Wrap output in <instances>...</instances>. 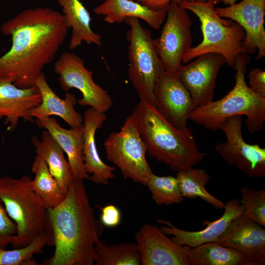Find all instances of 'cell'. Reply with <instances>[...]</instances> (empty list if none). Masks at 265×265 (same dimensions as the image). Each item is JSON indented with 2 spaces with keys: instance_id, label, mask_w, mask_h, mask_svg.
I'll return each mask as SVG.
<instances>
[{
  "instance_id": "6da1fadb",
  "label": "cell",
  "mask_w": 265,
  "mask_h": 265,
  "mask_svg": "<svg viewBox=\"0 0 265 265\" xmlns=\"http://www.w3.org/2000/svg\"><path fill=\"white\" fill-rule=\"evenodd\" d=\"M68 28L62 13L48 7L24 9L3 23L0 30L12 44L0 56V79L21 88L33 85L54 60Z\"/></svg>"
},
{
  "instance_id": "7a4b0ae2",
  "label": "cell",
  "mask_w": 265,
  "mask_h": 265,
  "mask_svg": "<svg viewBox=\"0 0 265 265\" xmlns=\"http://www.w3.org/2000/svg\"><path fill=\"white\" fill-rule=\"evenodd\" d=\"M83 181L73 179L63 201L47 209L46 223L52 231L53 256L44 261L48 265H93L95 246L104 229L96 218Z\"/></svg>"
},
{
  "instance_id": "3957f363",
  "label": "cell",
  "mask_w": 265,
  "mask_h": 265,
  "mask_svg": "<svg viewBox=\"0 0 265 265\" xmlns=\"http://www.w3.org/2000/svg\"><path fill=\"white\" fill-rule=\"evenodd\" d=\"M132 114L150 157L172 170L187 169L201 161L207 155L199 150L190 128H177L148 102L140 99Z\"/></svg>"
},
{
  "instance_id": "277c9868",
  "label": "cell",
  "mask_w": 265,
  "mask_h": 265,
  "mask_svg": "<svg viewBox=\"0 0 265 265\" xmlns=\"http://www.w3.org/2000/svg\"><path fill=\"white\" fill-rule=\"evenodd\" d=\"M250 60L248 54L240 53L233 67L236 74L232 90L221 99L196 107L190 113L189 120L207 129L216 131L227 118L244 115L250 133L262 130L265 121V97L256 94L245 82V74Z\"/></svg>"
},
{
  "instance_id": "5b68a950",
  "label": "cell",
  "mask_w": 265,
  "mask_h": 265,
  "mask_svg": "<svg viewBox=\"0 0 265 265\" xmlns=\"http://www.w3.org/2000/svg\"><path fill=\"white\" fill-rule=\"evenodd\" d=\"M215 0L183 1L180 7L193 12L201 23L202 42L185 54L182 62L187 63L198 56L216 53L222 55L230 67H234L237 57L244 53L243 43L245 31L237 22L225 20L214 11Z\"/></svg>"
},
{
  "instance_id": "8992f818",
  "label": "cell",
  "mask_w": 265,
  "mask_h": 265,
  "mask_svg": "<svg viewBox=\"0 0 265 265\" xmlns=\"http://www.w3.org/2000/svg\"><path fill=\"white\" fill-rule=\"evenodd\" d=\"M31 179L8 176L0 178V199L9 217L17 225V233L11 244L15 248L30 243L44 230L47 208L33 190Z\"/></svg>"
},
{
  "instance_id": "52a82bcc",
  "label": "cell",
  "mask_w": 265,
  "mask_h": 265,
  "mask_svg": "<svg viewBox=\"0 0 265 265\" xmlns=\"http://www.w3.org/2000/svg\"><path fill=\"white\" fill-rule=\"evenodd\" d=\"M126 33L129 66L128 76L140 99L154 106V88L164 73L163 64L156 50L151 32L137 18H127Z\"/></svg>"
},
{
  "instance_id": "ba28073f",
  "label": "cell",
  "mask_w": 265,
  "mask_h": 265,
  "mask_svg": "<svg viewBox=\"0 0 265 265\" xmlns=\"http://www.w3.org/2000/svg\"><path fill=\"white\" fill-rule=\"evenodd\" d=\"M104 147L107 159L117 166L124 179L146 186L153 172L146 159L147 146L132 114L119 131L109 134Z\"/></svg>"
},
{
  "instance_id": "9c48e42d",
  "label": "cell",
  "mask_w": 265,
  "mask_h": 265,
  "mask_svg": "<svg viewBox=\"0 0 265 265\" xmlns=\"http://www.w3.org/2000/svg\"><path fill=\"white\" fill-rule=\"evenodd\" d=\"M242 115L227 118L220 129L226 140L215 146L222 159L251 179L265 177V149L258 144L246 143L242 135Z\"/></svg>"
},
{
  "instance_id": "30bf717a",
  "label": "cell",
  "mask_w": 265,
  "mask_h": 265,
  "mask_svg": "<svg viewBox=\"0 0 265 265\" xmlns=\"http://www.w3.org/2000/svg\"><path fill=\"white\" fill-rule=\"evenodd\" d=\"M165 19L161 34L154 43L165 71L176 74L185 54L192 47V21L186 10L176 1L167 7Z\"/></svg>"
},
{
  "instance_id": "8fae6325",
  "label": "cell",
  "mask_w": 265,
  "mask_h": 265,
  "mask_svg": "<svg viewBox=\"0 0 265 265\" xmlns=\"http://www.w3.org/2000/svg\"><path fill=\"white\" fill-rule=\"evenodd\" d=\"M54 69L59 76L60 85L64 91L76 88L81 92L82 98L78 101L80 105L89 106L104 113L112 106L108 91L95 82L93 72L85 67L83 58L73 53H64L55 62Z\"/></svg>"
},
{
  "instance_id": "7c38bea8",
  "label": "cell",
  "mask_w": 265,
  "mask_h": 265,
  "mask_svg": "<svg viewBox=\"0 0 265 265\" xmlns=\"http://www.w3.org/2000/svg\"><path fill=\"white\" fill-rule=\"evenodd\" d=\"M154 106L172 125L186 130L187 122L196 106L177 74L165 72L155 85Z\"/></svg>"
},
{
  "instance_id": "4fadbf2b",
  "label": "cell",
  "mask_w": 265,
  "mask_h": 265,
  "mask_svg": "<svg viewBox=\"0 0 265 265\" xmlns=\"http://www.w3.org/2000/svg\"><path fill=\"white\" fill-rule=\"evenodd\" d=\"M196 58L188 65H181L176 74L197 107L212 101L217 75L226 60L216 53H205Z\"/></svg>"
},
{
  "instance_id": "5bb4252c",
  "label": "cell",
  "mask_w": 265,
  "mask_h": 265,
  "mask_svg": "<svg viewBox=\"0 0 265 265\" xmlns=\"http://www.w3.org/2000/svg\"><path fill=\"white\" fill-rule=\"evenodd\" d=\"M220 17L237 22L245 31L243 43L244 53L254 54L259 60L265 56V0H242L225 7L214 8Z\"/></svg>"
},
{
  "instance_id": "9a60e30c",
  "label": "cell",
  "mask_w": 265,
  "mask_h": 265,
  "mask_svg": "<svg viewBox=\"0 0 265 265\" xmlns=\"http://www.w3.org/2000/svg\"><path fill=\"white\" fill-rule=\"evenodd\" d=\"M166 236L157 226L148 224L136 232L142 265H192L189 246L179 245Z\"/></svg>"
},
{
  "instance_id": "2e32d148",
  "label": "cell",
  "mask_w": 265,
  "mask_h": 265,
  "mask_svg": "<svg viewBox=\"0 0 265 265\" xmlns=\"http://www.w3.org/2000/svg\"><path fill=\"white\" fill-rule=\"evenodd\" d=\"M215 242L240 251L254 265L265 264V229L243 214L234 219Z\"/></svg>"
},
{
  "instance_id": "e0dca14e",
  "label": "cell",
  "mask_w": 265,
  "mask_h": 265,
  "mask_svg": "<svg viewBox=\"0 0 265 265\" xmlns=\"http://www.w3.org/2000/svg\"><path fill=\"white\" fill-rule=\"evenodd\" d=\"M224 212L218 219L211 222L204 220V229L198 231H188L179 229L169 220L158 219L164 225L160 227L166 235L172 236L171 239L181 246L194 247L204 243L215 242L224 233L231 221L242 214L243 207L237 198H233L225 203Z\"/></svg>"
},
{
  "instance_id": "ac0fdd59",
  "label": "cell",
  "mask_w": 265,
  "mask_h": 265,
  "mask_svg": "<svg viewBox=\"0 0 265 265\" xmlns=\"http://www.w3.org/2000/svg\"><path fill=\"white\" fill-rule=\"evenodd\" d=\"M41 101V94L35 85L21 88L11 81L0 79V119L5 118L4 124L9 131L16 129L20 118L33 123L30 111Z\"/></svg>"
},
{
  "instance_id": "d6986e66",
  "label": "cell",
  "mask_w": 265,
  "mask_h": 265,
  "mask_svg": "<svg viewBox=\"0 0 265 265\" xmlns=\"http://www.w3.org/2000/svg\"><path fill=\"white\" fill-rule=\"evenodd\" d=\"M84 144L83 160L89 180L97 184L107 185L115 177L116 167L105 163L100 158L95 142L97 130L102 127L107 119L105 113L90 107L84 112Z\"/></svg>"
},
{
  "instance_id": "ffe728a7",
  "label": "cell",
  "mask_w": 265,
  "mask_h": 265,
  "mask_svg": "<svg viewBox=\"0 0 265 265\" xmlns=\"http://www.w3.org/2000/svg\"><path fill=\"white\" fill-rule=\"evenodd\" d=\"M35 123L39 128L48 131L66 154L73 179H89L83 160V126L66 129L62 127L55 118L51 117L36 118Z\"/></svg>"
},
{
  "instance_id": "44dd1931",
  "label": "cell",
  "mask_w": 265,
  "mask_h": 265,
  "mask_svg": "<svg viewBox=\"0 0 265 265\" xmlns=\"http://www.w3.org/2000/svg\"><path fill=\"white\" fill-rule=\"evenodd\" d=\"M41 95V104L32 108L30 113L36 118L58 116L66 122L71 128L82 127L83 117L75 109L77 104L76 96L67 92L64 99H61L52 89L44 74L42 73L34 82Z\"/></svg>"
},
{
  "instance_id": "7402d4cb",
  "label": "cell",
  "mask_w": 265,
  "mask_h": 265,
  "mask_svg": "<svg viewBox=\"0 0 265 265\" xmlns=\"http://www.w3.org/2000/svg\"><path fill=\"white\" fill-rule=\"evenodd\" d=\"M93 11L105 16L104 21L109 24H121L127 18L134 17L142 19L156 30L159 29L166 16V10H153L133 0H105Z\"/></svg>"
},
{
  "instance_id": "603a6c76",
  "label": "cell",
  "mask_w": 265,
  "mask_h": 265,
  "mask_svg": "<svg viewBox=\"0 0 265 265\" xmlns=\"http://www.w3.org/2000/svg\"><path fill=\"white\" fill-rule=\"evenodd\" d=\"M31 142L35 147L36 155L46 162L51 173L62 191L67 194L73 178L63 149L47 130L42 132L41 140L33 136Z\"/></svg>"
},
{
  "instance_id": "cb8c5ba5",
  "label": "cell",
  "mask_w": 265,
  "mask_h": 265,
  "mask_svg": "<svg viewBox=\"0 0 265 265\" xmlns=\"http://www.w3.org/2000/svg\"><path fill=\"white\" fill-rule=\"evenodd\" d=\"M57 0L62 9L68 27L72 28L69 49L75 50L83 42L101 47L102 37L91 29L90 13L82 2L80 0Z\"/></svg>"
},
{
  "instance_id": "d4e9b609",
  "label": "cell",
  "mask_w": 265,
  "mask_h": 265,
  "mask_svg": "<svg viewBox=\"0 0 265 265\" xmlns=\"http://www.w3.org/2000/svg\"><path fill=\"white\" fill-rule=\"evenodd\" d=\"M192 265H254L240 251L215 242L189 247Z\"/></svg>"
},
{
  "instance_id": "484cf974",
  "label": "cell",
  "mask_w": 265,
  "mask_h": 265,
  "mask_svg": "<svg viewBox=\"0 0 265 265\" xmlns=\"http://www.w3.org/2000/svg\"><path fill=\"white\" fill-rule=\"evenodd\" d=\"M31 171L35 174L31 186L44 202L47 209L54 208L65 199L66 194L51 173L46 162L38 156L33 160Z\"/></svg>"
},
{
  "instance_id": "4316f807",
  "label": "cell",
  "mask_w": 265,
  "mask_h": 265,
  "mask_svg": "<svg viewBox=\"0 0 265 265\" xmlns=\"http://www.w3.org/2000/svg\"><path fill=\"white\" fill-rule=\"evenodd\" d=\"M179 187L184 198H200L217 209H224L225 203L210 194L206 186L210 180V174L204 168L192 167L177 172Z\"/></svg>"
},
{
  "instance_id": "83f0119b",
  "label": "cell",
  "mask_w": 265,
  "mask_h": 265,
  "mask_svg": "<svg viewBox=\"0 0 265 265\" xmlns=\"http://www.w3.org/2000/svg\"><path fill=\"white\" fill-rule=\"evenodd\" d=\"M95 249L96 265H142L141 254L136 243L108 245L100 239Z\"/></svg>"
},
{
  "instance_id": "f1b7e54d",
  "label": "cell",
  "mask_w": 265,
  "mask_h": 265,
  "mask_svg": "<svg viewBox=\"0 0 265 265\" xmlns=\"http://www.w3.org/2000/svg\"><path fill=\"white\" fill-rule=\"evenodd\" d=\"M47 244H50L49 236L43 230L24 247L9 250L0 248V265H36L33 256L41 253Z\"/></svg>"
},
{
  "instance_id": "f546056e",
  "label": "cell",
  "mask_w": 265,
  "mask_h": 265,
  "mask_svg": "<svg viewBox=\"0 0 265 265\" xmlns=\"http://www.w3.org/2000/svg\"><path fill=\"white\" fill-rule=\"evenodd\" d=\"M146 186L151 192L152 198L158 205L179 204L184 200L176 177L159 176L153 173Z\"/></svg>"
},
{
  "instance_id": "4dcf8cb0",
  "label": "cell",
  "mask_w": 265,
  "mask_h": 265,
  "mask_svg": "<svg viewBox=\"0 0 265 265\" xmlns=\"http://www.w3.org/2000/svg\"><path fill=\"white\" fill-rule=\"evenodd\" d=\"M243 207L242 214L264 227L265 226V189L244 186L240 190Z\"/></svg>"
},
{
  "instance_id": "1f68e13d",
  "label": "cell",
  "mask_w": 265,
  "mask_h": 265,
  "mask_svg": "<svg viewBox=\"0 0 265 265\" xmlns=\"http://www.w3.org/2000/svg\"><path fill=\"white\" fill-rule=\"evenodd\" d=\"M17 233V225L8 215L0 199V248L11 244Z\"/></svg>"
},
{
  "instance_id": "d6a6232c",
  "label": "cell",
  "mask_w": 265,
  "mask_h": 265,
  "mask_svg": "<svg viewBox=\"0 0 265 265\" xmlns=\"http://www.w3.org/2000/svg\"><path fill=\"white\" fill-rule=\"evenodd\" d=\"M249 87L256 94L265 97V71L258 67L248 74Z\"/></svg>"
},
{
  "instance_id": "836d02e7",
  "label": "cell",
  "mask_w": 265,
  "mask_h": 265,
  "mask_svg": "<svg viewBox=\"0 0 265 265\" xmlns=\"http://www.w3.org/2000/svg\"><path fill=\"white\" fill-rule=\"evenodd\" d=\"M101 210L100 221L107 227L112 228L118 225L121 220V213L119 209L113 205H108Z\"/></svg>"
},
{
  "instance_id": "e575fe53",
  "label": "cell",
  "mask_w": 265,
  "mask_h": 265,
  "mask_svg": "<svg viewBox=\"0 0 265 265\" xmlns=\"http://www.w3.org/2000/svg\"><path fill=\"white\" fill-rule=\"evenodd\" d=\"M142 5L155 11L166 10L169 4L172 1L178 3L183 1H206L207 0H135Z\"/></svg>"
},
{
  "instance_id": "d590c367",
  "label": "cell",
  "mask_w": 265,
  "mask_h": 265,
  "mask_svg": "<svg viewBox=\"0 0 265 265\" xmlns=\"http://www.w3.org/2000/svg\"><path fill=\"white\" fill-rule=\"evenodd\" d=\"M218 3L222 2L223 3L229 5H232L236 3L237 0H215Z\"/></svg>"
}]
</instances>
